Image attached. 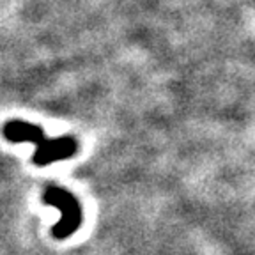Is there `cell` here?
Returning <instances> with one entry per match:
<instances>
[{
  "label": "cell",
  "mask_w": 255,
  "mask_h": 255,
  "mask_svg": "<svg viewBox=\"0 0 255 255\" xmlns=\"http://www.w3.org/2000/svg\"><path fill=\"white\" fill-rule=\"evenodd\" d=\"M4 136L9 142H32L36 143L34 152V163L44 167L53 161L71 158L76 152L78 143L73 136H62V138H46L39 128L34 124L21 123V121H11L4 126Z\"/></svg>",
  "instance_id": "cell-1"
},
{
  "label": "cell",
  "mask_w": 255,
  "mask_h": 255,
  "mask_svg": "<svg viewBox=\"0 0 255 255\" xmlns=\"http://www.w3.org/2000/svg\"><path fill=\"white\" fill-rule=\"evenodd\" d=\"M43 202L48 204V206L57 207V209H60L64 213L62 218L53 225V238L64 239L68 238V236L75 234L76 229L80 227V222H82V211H80V206L75 197L69 191L64 190V188L52 184L44 191Z\"/></svg>",
  "instance_id": "cell-2"
}]
</instances>
